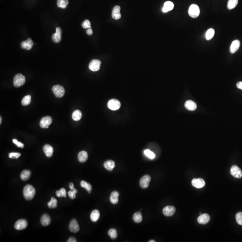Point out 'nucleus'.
I'll use <instances>...</instances> for the list:
<instances>
[{
  "mask_svg": "<svg viewBox=\"0 0 242 242\" xmlns=\"http://www.w3.org/2000/svg\"><path fill=\"white\" fill-rule=\"evenodd\" d=\"M43 151L47 157H51L53 154V149L52 146L48 144H46L43 146Z\"/></svg>",
  "mask_w": 242,
  "mask_h": 242,
  "instance_id": "19",
  "label": "nucleus"
},
{
  "mask_svg": "<svg viewBox=\"0 0 242 242\" xmlns=\"http://www.w3.org/2000/svg\"><path fill=\"white\" fill-rule=\"evenodd\" d=\"M69 230L74 233H76L79 231V225L76 219H72L69 223Z\"/></svg>",
  "mask_w": 242,
  "mask_h": 242,
  "instance_id": "13",
  "label": "nucleus"
},
{
  "mask_svg": "<svg viewBox=\"0 0 242 242\" xmlns=\"http://www.w3.org/2000/svg\"><path fill=\"white\" fill-rule=\"evenodd\" d=\"M52 91L55 96L57 98H61L65 94V89L62 86L56 85L52 88Z\"/></svg>",
  "mask_w": 242,
  "mask_h": 242,
  "instance_id": "4",
  "label": "nucleus"
},
{
  "mask_svg": "<svg viewBox=\"0 0 242 242\" xmlns=\"http://www.w3.org/2000/svg\"><path fill=\"white\" fill-rule=\"evenodd\" d=\"M76 239L74 237H70L68 240L67 242H76Z\"/></svg>",
  "mask_w": 242,
  "mask_h": 242,
  "instance_id": "46",
  "label": "nucleus"
},
{
  "mask_svg": "<svg viewBox=\"0 0 242 242\" xmlns=\"http://www.w3.org/2000/svg\"><path fill=\"white\" fill-rule=\"evenodd\" d=\"M80 185L82 187L85 188L89 193H91L92 190V187L91 184L84 181H82L80 182Z\"/></svg>",
  "mask_w": 242,
  "mask_h": 242,
  "instance_id": "31",
  "label": "nucleus"
},
{
  "mask_svg": "<svg viewBox=\"0 0 242 242\" xmlns=\"http://www.w3.org/2000/svg\"><path fill=\"white\" fill-rule=\"evenodd\" d=\"M100 216V213L98 210H94L91 213L90 217L92 222H96L98 221Z\"/></svg>",
  "mask_w": 242,
  "mask_h": 242,
  "instance_id": "27",
  "label": "nucleus"
},
{
  "mask_svg": "<svg viewBox=\"0 0 242 242\" xmlns=\"http://www.w3.org/2000/svg\"><path fill=\"white\" fill-rule=\"evenodd\" d=\"M101 61L97 59L92 60L89 65V68L93 72H97L99 70L101 65Z\"/></svg>",
  "mask_w": 242,
  "mask_h": 242,
  "instance_id": "6",
  "label": "nucleus"
},
{
  "mask_svg": "<svg viewBox=\"0 0 242 242\" xmlns=\"http://www.w3.org/2000/svg\"><path fill=\"white\" fill-rule=\"evenodd\" d=\"M231 174L233 176L238 179L242 177V172L241 169L237 166H233L231 169Z\"/></svg>",
  "mask_w": 242,
  "mask_h": 242,
  "instance_id": "10",
  "label": "nucleus"
},
{
  "mask_svg": "<svg viewBox=\"0 0 242 242\" xmlns=\"http://www.w3.org/2000/svg\"><path fill=\"white\" fill-rule=\"evenodd\" d=\"M41 222L43 226L46 227L50 224L51 218L48 214H43L41 217Z\"/></svg>",
  "mask_w": 242,
  "mask_h": 242,
  "instance_id": "21",
  "label": "nucleus"
},
{
  "mask_svg": "<svg viewBox=\"0 0 242 242\" xmlns=\"http://www.w3.org/2000/svg\"><path fill=\"white\" fill-rule=\"evenodd\" d=\"M144 154L145 156L151 159H153L155 157V155L154 152L149 149H146L144 151Z\"/></svg>",
  "mask_w": 242,
  "mask_h": 242,
  "instance_id": "38",
  "label": "nucleus"
},
{
  "mask_svg": "<svg viewBox=\"0 0 242 242\" xmlns=\"http://www.w3.org/2000/svg\"><path fill=\"white\" fill-rule=\"evenodd\" d=\"M13 142L19 148H23L24 147V144L21 142H18L16 139H14L13 140Z\"/></svg>",
  "mask_w": 242,
  "mask_h": 242,
  "instance_id": "43",
  "label": "nucleus"
},
{
  "mask_svg": "<svg viewBox=\"0 0 242 242\" xmlns=\"http://www.w3.org/2000/svg\"><path fill=\"white\" fill-rule=\"evenodd\" d=\"M200 11L199 6L196 4H192L190 6L188 10V14L190 17L196 18L200 15Z\"/></svg>",
  "mask_w": 242,
  "mask_h": 242,
  "instance_id": "3",
  "label": "nucleus"
},
{
  "mask_svg": "<svg viewBox=\"0 0 242 242\" xmlns=\"http://www.w3.org/2000/svg\"><path fill=\"white\" fill-rule=\"evenodd\" d=\"M149 242H155V241L154 240H151L150 241H149Z\"/></svg>",
  "mask_w": 242,
  "mask_h": 242,
  "instance_id": "49",
  "label": "nucleus"
},
{
  "mask_svg": "<svg viewBox=\"0 0 242 242\" xmlns=\"http://www.w3.org/2000/svg\"><path fill=\"white\" fill-rule=\"evenodd\" d=\"M34 45V43L31 38H28L27 41H23L21 43V47L22 49L29 50L32 49Z\"/></svg>",
  "mask_w": 242,
  "mask_h": 242,
  "instance_id": "15",
  "label": "nucleus"
},
{
  "mask_svg": "<svg viewBox=\"0 0 242 242\" xmlns=\"http://www.w3.org/2000/svg\"><path fill=\"white\" fill-rule=\"evenodd\" d=\"M192 186L197 188H201L205 187L206 185V182L203 179H194L191 182Z\"/></svg>",
  "mask_w": 242,
  "mask_h": 242,
  "instance_id": "14",
  "label": "nucleus"
},
{
  "mask_svg": "<svg viewBox=\"0 0 242 242\" xmlns=\"http://www.w3.org/2000/svg\"><path fill=\"white\" fill-rule=\"evenodd\" d=\"M151 177L149 175H146L144 176L140 180V186L143 189L148 188L149 185Z\"/></svg>",
  "mask_w": 242,
  "mask_h": 242,
  "instance_id": "7",
  "label": "nucleus"
},
{
  "mask_svg": "<svg viewBox=\"0 0 242 242\" xmlns=\"http://www.w3.org/2000/svg\"><path fill=\"white\" fill-rule=\"evenodd\" d=\"M26 79L21 74H18L15 76L13 81L14 86L16 88L21 87L25 83Z\"/></svg>",
  "mask_w": 242,
  "mask_h": 242,
  "instance_id": "2",
  "label": "nucleus"
},
{
  "mask_svg": "<svg viewBox=\"0 0 242 242\" xmlns=\"http://www.w3.org/2000/svg\"><path fill=\"white\" fill-rule=\"evenodd\" d=\"M58 201L57 199L52 197L51 201L48 203V206L50 208H55L57 207L58 206Z\"/></svg>",
  "mask_w": 242,
  "mask_h": 242,
  "instance_id": "33",
  "label": "nucleus"
},
{
  "mask_svg": "<svg viewBox=\"0 0 242 242\" xmlns=\"http://www.w3.org/2000/svg\"><path fill=\"white\" fill-rule=\"evenodd\" d=\"M210 219V217L208 214L207 213L205 214H201L198 219H197V221L199 224H203V225H205L208 222Z\"/></svg>",
  "mask_w": 242,
  "mask_h": 242,
  "instance_id": "16",
  "label": "nucleus"
},
{
  "mask_svg": "<svg viewBox=\"0 0 242 242\" xmlns=\"http://www.w3.org/2000/svg\"><path fill=\"white\" fill-rule=\"evenodd\" d=\"M69 188H71V190H73L74 189V185L73 183L72 182H70L69 184Z\"/></svg>",
  "mask_w": 242,
  "mask_h": 242,
  "instance_id": "47",
  "label": "nucleus"
},
{
  "mask_svg": "<svg viewBox=\"0 0 242 242\" xmlns=\"http://www.w3.org/2000/svg\"><path fill=\"white\" fill-rule=\"evenodd\" d=\"M82 27L85 29H88L91 28V23L88 20H85L82 24Z\"/></svg>",
  "mask_w": 242,
  "mask_h": 242,
  "instance_id": "41",
  "label": "nucleus"
},
{
  "mask_svg": "<svg viewBox=\"0 0 242 242\" xmlns=\"http://www.w3.org/2000/svg\"><path fill=\"white\" fill-rule=\"evenodd\" d=\"M133 219L135 223H139L141 222L143 220L141 213L140 212L135 213L133 215Z\"/></svg>",
  "mask_w": 242,
  "mask_h": 242,
  "instance_id": "29",
  "label": "nucleus"
},
{
  "mask_svg": "<svg viewBox=\"0 0 242 242\" xmlns=\"http://www.w3.org/2000/svg\"><path fill=\"white\" fill-rule=\"evenodd\" d=\"M115 162L112 160L106 161L104 163V166L106 170L110 171L113 170L114 168L115 167Z\"/></svg>",
  "mask_w": 242,
  "mask_h": 242,
  "instance_id": "25",
  "label": "nucleus"
},
{
  "mask_svg": "<svg viewBox=\"0 0 242 242\" xmlns=\"http://www.w3.org/2000/svg\"><path fill=\"white\" fill-rule=\"evenodd\" d=\"M31 101V96L30 95L25 96L22 100V104L23 106H26L30 104Z\"/></svg>",
  "mask_w": 242,
  "mask_h": 242,
  "instance_id": "36",
  "label": "nucleus"
},
{
  "mask_svg": "<svg viewBox=\"0 0 242 242\" xmlns=\"http://www.w3.org/2000/svg\"><path fill=\"white\" fill-rule=\"evenodd\" d=\"M36 194V191L33 187L31 185H27L23 188V194L24 198L27 200H32Z\"/></svg>",
  "mask_w": 242,
  "mask_h": 242,
  "instance_id": "1",
  "label": "nucleus"
},
{
  "mask_svg": "<svg viewBox=\"0 0 242 242\" xmlns=\"http://www.w3.org/2000/svg\"><path fill=\"white\" fill-rule=\"evenodd\" d=\"M28 225L27 220L25 219H20L17 221L15 223V228L17 230H22L26 228Z\"/></svg>",
  "mask_w": 242,
  "mask_h": 242,
  "instance_id": "8",
  "label": "nucleus"
},
{
  "mask_svg": "<svg viewBox=\"0 0 242 242\" xmlns=\"http://www.w3.org/2000/svg\"><path fill=\"white\" fill-rule=\"evenodd\" d=\"M79 161L81 163H84L87 161L88 159V155L87 152L85 151L80 152L78 156Z\"/></svg>",
  "mask_w": 242,
  "mask_h": 242,
  "instance_id": "24",
  "label": "nucleus"
},
{
  "mask_svg": "<svg viewBox=\"0 0 242 242\" xmlns=\"http://www.w3.org/2000/svg\"><path fill=\"white\" fill-rule=\"evenodd\" d=\"M72 119L75 121H78L82 118V113L79 110H76L73 113Z\"/></svg>",
  "mask_w": 242,
  "mask_h": 242,
  "instance_id": "30",
  "label": "nucleus"
},
{
  "mask_svg": "<svg viewBox=\"0 0 242 242\" xmlns=\"http://www.w3.org/2000/svg\"><path fill=\"white\" fill-rule=\"evenodd\" d=\"M174 7V5L173 2L171 1H168L165 2L163 8L162 12L164 13H166L169 11H172Z\"/></svg>",
  "mask_w": 242,
  "mask_h": 242,
  "instance_id": "22",
  "label": "nucleus"
},
{
  "mask_svg": "<svg viewBox=\"0 0 242 242\" xmlns=\"http://www.w3.org/2000/svg\"><path fill=\"white\" fill-rule=\"evenodd\" d=\"M52 123V119L49 116L43 117L40 121V125L42 128H48Z\"/></svg>",
  "mask_w": 242,
  "mask_h": 242,
  "instance_id": "9",
  "label": "nucleus"
},
{
  "mask_svg": "<svg viewBox=\"0 0 242 242\" xmlns=\"http://www.w3.org/2000/svg\"><path fill=\"white\" fill-rule=\"evenodd\" d=\"M237 87L238 88L240 89H241L242 90V82H239L237 83L236 84Z\"/></svg>",
  "mask_w": 242,
  "mask_h": 242,
  "instance_id": "45",
  "label": "nucleus"
},
{
  "mask_svg": "<svg viewBox=\"0 0 242 242\" xmlns=\"http://www.w3.org/2000/svg\"><path fill=\"white\" fill-rule=\"evenodd\" d=\"M86 33H87V34H88V35H89V36H91V35H92V34H93V32L92 28H90L88 29V30H87V31H86Z\"/></svg>",
  "mask_w": 242,
  "mask_h": 242,
  "instance_id": "44",
  "label": "nucleus"
},
{
  "mask_svg": "<svg viewBox=\"0 0 242 242\" xmlns=\"http://www.w3.org/2000/svg\"><path fill=\"white\" fill-rule=\"evenodd\" d=\"M1 122H2V120H1V116L0 117V123H1Z\"/></svg>",
  "mask_w": 242,
  "mask_h": 242,
  "instance_id": "48",
  "label": "nucleus"
},
{
  "mask_svg": "<svg viewBox=\"0 0 242 242\" xmlns=\"http://www.w3.org/2000/svg\"><path fill=\"white\" fill-rule=\"evenodd\" d=\"M62 30L60 27L56 28V33L52 36V39L54 43H58L62 40Z\"/></svg>",
  "mask_w": 242,
  "mask_h": 242,
  "instance_id": "11",
  "label": "nucleus"
},
{
  "mask_svg": "<svg viewBox=\"0 0 242 242\" xmlns=\"http://www.w3.org/2000/svg\"><path fill=\"white\" fill-rule=\"evenodd\" d=\"M185 107L187 109L190 111H194L196 109L197 105L196 103L192 100H187L185 103Z\"/></svg>",
  "mask_w": 242,
  "mask_h": 242,
  "instance_id": "20",
  "label": "nucleus"
},
{
  "mask_svg": "<svg viewBox=\"0 0 242 242\" xmlns=\"http://www.w3.org/2000/svg\"><path fill=\"white\" fill-rule=\"evenodd\" d=\"M236 220L238 224L242 226V212H239L236 215Z\"/></svg>",
  "mask_w": 242,
  "mask_h": 242,
  "instance_id": "40",
  "label": "nucleus"
},
{
  "mask_svg": "<svg viewBox=\"0 0 242 242\" xmlns=\"http://www.w3.org/2000/svg\"><path fill=\"white\" fill-rule=\"evenodd\" d=\"M240 42L239 41L236 40L233 41L230 47V53L232 54H233L235 52H236L240 47Z\"/></svg>",
  "mask_w": 242,
  "mask_h": 242,
  "instance_id": "18",
  "label": "nucleus"
},
{
  "mask_svg": "<svg viewBox=\"0 0 242 242\" xmlns=\"http://www.w3.org/2000/svg\"><path fill=\"white\" fill-rule=\"evenodd\" d=\"M175 211V208L172 206H167L165 207L163 209V214L166 217L173 216Z\"/></svg>",
  "mask_w": 242,
  "mask_h": 242,
  "instance_id": "12",
  "label": "nucleus"
},
{
  "mask_svg": "<svg viewBox=\"0 0 242 242\" xmlns=\"http://www.w3.org/2000/svg\"><path fill=\"white\" fill-rule=\"evenodd\" d=\"M31 173L28 170H24L22 171L20 175L21 179L23 181H27L30 179Z\"/></svg>",
  "mask_w": 242,
  "mask_h": 242,
  "instance_id": "26",
  "label": "nucleus"
},
{
  "mask_svg": "<svg viewBox=\"0 0 242 242\" xmlns=\"http://www.w3.org/2000/svg\"><path fill=\"white\" fill-rule=\"evenodd\" d=\"M215 34V31L213 28H210L207 31L206 33V38L207 40H210L212 39Z\"/></svg>",
  "mask_w": 242,
  "mask_h": 242,
  "instance_id": "34",
  "label": "nucleus"
},
{
  "mask_svg": "<svg viewBox=\"0 0 242 242\" xmlns=\"http://www.w3.org/2000/svg\"><path fill=\"white\" fill-rule=\"evenodd\" d=\"M238 3V0H229L227 4V8L231 10L235 8Z\"/></svg>",
  "mask_w": 242,
  "mask_h": 242,
  "instance_id": "32",
  "label": "nucleus"
},
{
  "mask_svg": "<svg viewBox=\"0 0 242 242\" xmlns=\"http://www.w3.org/2000/svg\"><path fill=\"white\" fill-rule=\"evenodd\" d=\"M108 108L112 110H117L121 107V103L120 101L116 99H111L108 102Z\"/></svg>",
  "mask_w": 242,
  "mask_h": 242,
  "instance_id": "5",
  "label": "nucleus"
},
{
  "mask_svg": "<svg viewBox=\"0 0 242 242\" xmlns=\"http://www.w3.org/2000/svg\"><path fill=\"white\" fill-rule=\"evenodd\" d=\"M121 8L119 6H116L113 8L112 12V16L114 19L118 20L121 18L120 13Z\"/></svg>",
  "mask_w": 242,
  "mask_h": 242,
  "instance_id": "17",
  "label": "nucleus"
},
{
  "mask_svg": "<svg viewBox=\"0 0 242 242\" xmlns=\"http://www.w3.org/2000/svg\"><path fill=\"white\" fill-rule=\"evenodd\" d=\"M119 194L116 191H114L111 193L109 199L111 202L114 205H116L119 202Z\"/></svg>",
  "mask_w": 242,
  "mask_h": 242,
  "instance_id": "23",
  "label": "nucleus"
},
{
  "mask_svg": "<svg viewBox=\"0 0 242 242\" xmlns=\"http://www.w3.org/2000/svg\"><path fill=\"white\" fill-rule=\"evenodd\" d=\"M108 234L112 239H115L117 237V231L114 229H111L108 231Z\"/></svg>",
  "mask_w": 242,
  "mask_h": 242,
  "instance_id": "37",
  "label": "nucleus"
},
{
  "mask_svg": "<svg viewBox=\"0 0 242 242\" xmlns=\"http://www.w3.org/2000/svg\"><path fill=\"white\" fill-rule=\"evenodd\" d=\"M69 4L68 0H57V6L59 8L66 9Z\"/></svg>",
  "mask_w": 242,
  "mask_h": 242,
  "instance_id": "28",
  "label": "nucleus"
},
{
  "mask_svg": "<svg viewBox=\"0 0 242 242\" xmlns=\"http://www.w3.org/2000/svg\"><path fill=\"white\" fill-rule=\"evenodd\" d=\"M21 156V154L18 152H11L9 154V156L11 159H18Z\"/></svg>",
  "mask_w": 242,
  "mask_h": 242,
  "instance_id": "42",
  "label": "nucleus"
},
{
  "mask_svg": "<svg viewBox=\"0 0 242 242\" xmlns=\"http://www.w3.org/2000/svg\"><path fill=\"white\" fill-rule=\"evenodd\" d=\"M77 190L74 188L73 190H71L68 192L69 196L72 199H74L76 197V194L77 193Z\"/></svg>",
  "mask_w": 242,
  "mask_h": 242,
  "instance_id": "39",
  "label": "nucleus"
},
{
  "mask_svg": "<svg viewBox=\"0 0 242 242\" xmlns=\"http://www.w3.org/2000/svg\"><path fill=\"white\" fill-rule=\"evenodd\" d=\"M56 195L58 197H66L67 196V191L65 188H62L60 190L56 191Z\"/></svg>",
  "mask_w": 242,
  "mask_h": 242,
  "instance_id": "35",
  "label": "nucleus"
}]
</instances>
